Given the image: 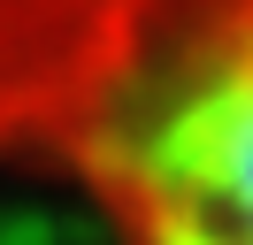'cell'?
<instances>
[{"instance_id": "obj_1", "label": "cell", "mask_w": 253, "mask_h": 245, "mask_svg": "<svg viewBox=\"0 0 253 245\" xmlns=\"http://www.w3.org/2000/svg\"><path fill=\"white\" fill-rule=\"evenodd\" d=\"M0 168L115 245H253V0H0Z\"/></svg>"}]
</instances>
